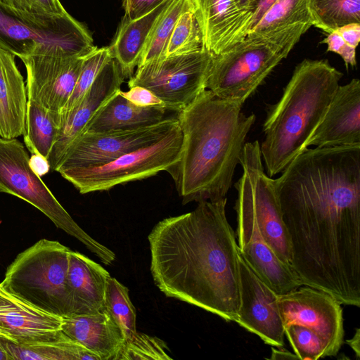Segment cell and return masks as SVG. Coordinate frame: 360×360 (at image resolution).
<instances>
[{"label":"cell","instance_id":"1","mask_svg":"<svg viewBox=\"0 0 360 360\" xmlns=\"http://www.w3.org/2000/svg\"><path fill=\"white\" fill-rule=\"evenodd\" d=\"M274 179L292 252L319 264L360 248V145L307 148Z\"/></svg>","mask_w":360,"mask_h":360},{"label":"cell","instance_id":"2","mask_svg":"<svg viewBox=\"0 0 360 360\" xmlns=\"http://www.w3.org/2000/svg\"><path fill=\"white\" fill-rule=\"evenodd\" d=\"M226 198L198 202L159 221L148 236L155 285L177 299L234 321L240 306V252Z\"/></svg>","mask_w":360,"mask_h":360},{"label":"cell","instance_id":"3","mask_svg":"<svg viewBox=\"0 0 360 360\" xmlns=\"http://www.w3.org/2000/svg\"><path fill=\"white\" fill-rule=\"evenodd\" d=\"M243 105L205 89L177 112L182 134L180 158L167 172L183 204L226 198L236 166L254 124Z\"/></svg>","mask_w":360,"mask_h":360},{"label":"cell","instance_id":"4","mask_svg":"<svg viewBox=\"0 0 360 360\" xmlns=\"http://www.w3.org/2000/svg\"><path fill=\"white\" fill-rule=\"evenodd\" d=\"M343 74L328 60L304 59L294 69L281 98L271 105L259 143L266 174L281 173L299 154L321 122Z\"/></svg>","mask_w":360,"mask_h":360},{"label":"cell","instance_id":"5","mask_svg":"<svg viewBox=\"0 0 360 360\" xmlns=\"http://www.w3.org/2000/svg\"><path fill=\"white\" fill-rule=\"evenodd\" d=\"M311 26L297 23L248 34L224 52L212 55L207 89L220 98L243 105Z\"/></svg>","mask_w":360,"mask_h":360},{"label":"cell","instance_id":"6","mask_svg":"<svg viewBox=\"0 0 360 360\" xmlns=\"http://www.w3.org/2000/svg\"><path fill=\"white\" fill-rule=\"evenodd\" d=\"M70 251L57 240L41 239L17 255L0 285L44 312L61 318L70 316L67 288Z\"/></svg>","mask_w":360,"mask_h":360},{"label":"cell","instance_id":"7","mask_svg":"<svg viewBox=\"0 0 360 360\" xmlns=\"http://www.w3.org/2000/svg\"><path fill=\"white\" fill-rule=\"evenodd\" d=\"M0 192L16 196L45 214L58 227L82 243L104 264L115 254L87 234L35 173L23 144L17 138H0Z\"/></svg>","mask_w":360,"mask_h":360},{"label":"cell","instance_id":"8","mask_svg":"<svg viewBox=\"0 0 360 360\" xmlns=\"http://www.w3.org/2000/svg\"><path fill=\"white\" fill-rule=\"evenodd\" d=\"M240 165L242 175L234 185L237 219L255 224L262 238L283 262L290 265L289 238L274 179L264 170L258 141L245 143Z\"/></svg>","mask_w":360,"mask_h":360},{"label":"cell","instance_id":"9","mask_svg":"<svg viewBox=\"0 0 360 360\" xmlns=\"http://www.w3.org/2000/svg\"><path fill=\"white\" fill-rule=\"evenodd\" d=\"M53 46L75 57L84 56L96 47L86 27L68 13L32 15L0 2V49L22 58Z\"/></svg>","mask_w":360,"mask_h":360},{"label":"cell","instance_id":"10","mask_svg":"<svg viewBox=\"0 0 360 360\" xmlns=\"http://www.w3.org/2000/svg\"><path fill=\"white\" fill-rule=\"evenodd\" d=\"M182 134L179 123L152 143L100 166L75 168L58 173L82 194L106 191L130 181L168 171L179 160Z\"/></svg>","mask_w":360,"mask_h":360},{"label":"cell","instance_id":"11","mask_svg":"<svg viewBox=\"0 0 360 360\" xmlns=\"http://www.w3.org/2000/svg\"><path fill=\"white\" fill-rule=\"evenodd\" d=\"M212 58L204 49L146 63L137 66L128 86L148 89L167 110L179 112L207 89Z\"/></svg>","mask_w":360,"mask_h":360},{"label":"cell","instance_id":"12","mask_svg":"<svg viewBox=\"0 0 360 360\" xmlns=\"http://www.w3.org/2000/svg\"><path fill=\"white\" fill-rule=\"evenodd\" d=\"M178 124L176 115L138 129L83 133L69 147L56 171L100 166L153 143Z\"/></svg>","mask_w":360,"mask_h":360},{"label":"cell","instance_id":"13","mask_svg":"<svg viewBox=\"0 0 360 360\" xmlns=\"http://www.w3.org/2000/svg\"><path fill=\"white\" fill-rule=\"evenodd\" d=\"M84 57L72 56L60 47H48L20 58L26 69L28 100L60 115L74 90Z\"/></svg>","mask_w":360,"mask_h":360},{"label":"cell","instance_id":"14","mask_svg":"<svg viewBox=\"0 0 360 360\" xmlns=\"http://www.w3.org/2000/svg\"><path fill=\"white\" fill-rule=\"evenodd\" d=\"M278 304L284 327L297 324L311 329L324 343L327 356L338 354L345 332L342 309L335 297L304 285L278 295Z\"/></svg>","mask_w":360,"mask_h":360},{"label":"cell","instance_id":"15","mask_svg":"<svg viewBox=\"0 0 360 360\" xmlns=\"http://www.w3.org/2000/svg\"><path fill=\"white\" fill-rule=\"evenodd\" d=\"M240 306L234 320L241 327L275 347L284 345V325L278 295L251 269L240 254Z\"/></svg>","mask_w":360,"mask_h":360},{"label":"cell","instance_id":"16","mask_svg":"<svg viewBox=\"0 0 360 360\" xmlns=\"http://www.w3.org/2000/svg\"><path fill=\"white\" fill-rule=\"evenodd\" d=\"M126 77L112 58L98 73L79 104L61 117V124L47 158L50 170L56 171L72 143L100 108L119 89Z\"/></svg>","mask_w":360,"mask_h":360},{"label":"cell","instance_id":"17","mask_svg":"<svg viewBox=\"0 0 360 360\" xmlns=\"http://www.w3.org/2000/svg\"><path fill=\"white\" fill-rule=\"evenodd\" d=\"M200 25L205 49L218 55L243 40L251 28L252 11L235 0H191Z\"/></svg>","mask_w":360,"mask_h":360},{"label":"cell","instance_id":"18","mask_svg":"<svg viewBox=\"0 0 360 360\" xmlns=\"http://www.w3.org/2000/svg\"><path fill=\"white\" fill-rule=\"evenodd\" d=\"M360 145V81L353 78L336 90L307 146Z\"/></svg>","mask_w":360,"mask_h":360},{"label":"cell","instance_id":"19","mask_svg":"<svg viewBox=\"0 0 360 360\" xmlns=\"http://www.w3.org/2000/svg\"><path fill=\"white\" fill-rule=\"evenodd\" d=\"M63 318L44 312L13 295L0 285V336L17 344L56 339Z\"/></svg>","mask_w":360,"mask_h":360},{"label":"cell","instance_id":"20","mask_svg":"<svg viewBox=\"0 0 360 360\" xmlns=\"http://www.w3.org/2000/svg\"><path fill=\"white\" fill-rule=\"evenodd\" d=\"M237 238L242 257L255 274L278 295L302 286L290 265L283 262L262 238L252 223H238Z\"/></svg>","mask_w":360,"mask_h":360},{"label":"cell","instance_id":"21","mask_svg":"<svg viewBox=\"0 0 360 360\" xmlns=\"http://www.w3.org/2000/svg\"><path fill=\"white\" fill-rule=\"evenodd\" d=\"M110 276L98 263L82 253L70 251L67 288L71 300V316L94 314L105 309V294Z\"/></svg>","mask_w":360,"mask_h":360},{"label":"cell","instance_id":"22","mask_svg":"<svg viewBox=\"0 0 360 360\" xmlns=\"http://www.w3.org/2000/svg\"><path fill=\"white\" fill-rule=\"evenodd\" d=\"M61 330L96 355L99 360H116L125 338L109 312L63 318Z\"/></svg>","mask_w":360,"mask_h":360},{"label":"cell","instance_id":"23","mask_svg":"<svg viewBox=\"0 0 360 360\" xmlns=\"http://www.w3.org/2000/svg\"><path fill=\"white\" fill-rule=\"evenodd\" d=\"M15 56L0 49V136L14 139L23 135L27 95Z\"/></svg>","mask_w":360,"mask_h":360},{"label":"cell","instance_id":"24","mask_svg":"<svg viewBox=\"0 0 360 360\" xmlns=\"http://www.w3.org/2000/svg\"><path fill=\"white\" fill-rule=\"evenodd\" d=\"M174 0H164L148 12L132 19L123 18L109 46L112 58L125 77H131L158 20Z\"/></svg>","mask_w":360,"mask_h":360},{"label":"cell","instance_id":"25","mask_svg":"<svg viewBox=\"0 0 360 360\" xmlns=\"http://www.w3.org/2000/svg\"><path fill=\"white\" fill-rule=\"evenodd\" d=\"M120 90L100 108L83 133L138 129L158 124L167 118L165 115L170 110L162 107L136 105L122 96Z\"/></svg>","mask_w":360,"mask_h":360},{"label":"cell","instance_id":"26","mask_svg":"<svg viewBox=\"0 0 360 360\" xmlns=\"http://www.w3.org/2000/svg\"><path fill=\"white\" fill-rule=\"evenodd\" d=\"M0 345L10 360H99L63 331L55 340L30 344H17L0 336Z\"/></svg>","mask_w":360,"mask_h":360},{"label":"cell","instance_id":"27","mask_svg":"<svg viewBox=\"0 0 360 360\" xmlns=\"http://www.w3.org/2000/svg\"><path fill=\"white\" fill-rule=\"evenodd\" d=\"M61 124L60 115L28 100L24 142L32 155L47 160Z\"/></svg>","mask_w":360,"mask_h":360},{"label":"cell","instance_id":"28","mask_svg":"<svg viewBox=\"0 0 360 360\" xmlns=\"http://www.w3.org/2000/svg\"><path fill=\"white\" fill-rule=\"evenodd\" d=\"M313 26L326 34L360 23V0H307Z\"/></svg>","mask_w":360,"mask_h":360},{"label":"cell","instance_id":"29","mask_svg":"<svg viewBox=\"0 0 360 360\" xmlns=\"http://www.w3.org/2000/svg\"><path fill=\"white\" fill-rule=\"evenodd\" d=\"M297 23L313 26L307 0H277L249 34L266 33Z\"/></svg>","mask_w":360,"mask_h":360},{"label":"cell","instance_id":"30","mask_svg":"<svg viewBox=\"0 0 360 360\" xmlns=\"http://www.w3.org/2000/svg\"><path fill=\"white\" fill-rule=\"evenodd\" d=\"M204 49L200 25L191 2L189 7L176 21L167 42L164 58L191 53Z\"/></svg>","mask_w":360,"mask_h":360},{"label":"cell","instance_id":"31","mask_svg":"<svg viewBox=\"0 0 360 360\" xmlns=\"http://www.w3.org/2000/svg\"><path fill=\"white\" fill-rule=\"evenodd\" d=\"M190 4V0H174L172 2L150 34L138 66L164 58L167 42L176 21Z\"/></svg>","mask_w":360,"mask_h":360},{"label":"cell","instance_id":"32","mask_svg":"<svg viewBox=\"0 0 360 360\" xmlns=\"http://www.w3.org/2000/svg\"><path fill=\"white\" fill-rule=\"evenodd\" d=\"M105 307L122 330L125 340L136 332V309L131 302L129 290L111 276L106 284Z\"/></svg>","mask_w":360,"mask_h":360},{"label":"cell","instance_id":"33","mask_svg":"<svg viewBox=\"0 0 360 360\" xmlns=\"http://www.w3.org/2000/svg\"><path fill=\"white\" fill-rule=\"evenodd\" d=\"M112 58L109 46L96 47L84 56L75 86L60 112V119L79 104L100 71Z\"/></svg>","mask_w":360,"mask_h":360},{"label":"cell","instance_id":"34","mask_svg":"<svg viewBox=\"0 0 360 360\" xmlns=\"http://www.w3.org/2000/svg\"><path fill=\"white\" fill-rule=\"evenodd\" d=\"M167 351L161 339L136 331L125 340L116 360H171Z\"/></svg>","mask_w":360,"mask_h":360},{"label":"cell","instance_id":"35","mask_svg":"<svg viewBox=\"0 0 360 360\" xmlns=\"http://www.w3.org/2000/svg\"><path fill=\"white\" fill-rule=\"evenodd\" d=\"M284 333L298 359L316 360L327 356L324 343L311 329L290 324L284 327Z\"/></svg>","mask_w":360,"mask_h":360},{"label":"cell","instance_id":"36","mask_svg":"<svg viewBox=\"0 0 360 360\" xmlns=\"http://www.w3.org/2000/svg\"><path fill=\"white\" fill-rule=\"evenodd\" d=\"M360 41V23H350L327 34L321 44L327 45V51L338 54L348 68L356 65V49Z\"/></svg>","mask_w":360,"mask_h":360},{"label":"cell","instance_id":"37","mask_svg":"<svg viewBox=\"0 0 360 360\" xmlns=\"http://www.w3.org/2000/svg\"><path fill=\"white\" fill-rule=\"evenodd\" d=\"M8 8L32 15H63L68 12L59 0H0Z\"/></svg>","mask_w":360,"mask_h":360},{"label":"cell","instance_id":"38","mask_svg":"<svg viewBox=\"0 0 360 360\" xmlns=\"http://www.w3.org/2000/svg\"><path fill=\"white\" fill-rule=\"evenodd\" d=\"M129 89L127 91L120 90V93L134 105L140 107L156 106L167 108L164 103L148 89L140 86Z\"/></svg>","mask_w":360,"mask_h":360},{"label":"cell","instance_id":"39","mask_svg":"<svg viewBox=\"0 0 360 360\" xmlns=\"http://www.w3.org/2000/svg\"><path fill=\"white\" fill-rule=\"evenodd\" d=\"M164 0H122L124 10L123 18L132 19L137 18L152 10Z\"/></svg>","mask_w":360,"mask_h":360},{"label":"cell","instance_id":"40","mask_svg":"<svg viewBox=\"0 0 360 360\" xmlns=\"http://www.w3.org/2000/svg\"><path fill=\"white\" fill-rule=\"evenodd\" d=\"M277 0H251L252 13L250 30L257 24L268 9Z\"/></svg>","mask_w":360,"mask_h":360},{"label":"cell","instance_id":"41","mask_svg":"<svg viewBox=\"0 0 360 360\" xmlns=\"http://www.w3.org/2000/svg\"><path fill=\"white\" fill-rule=\"evenodd\" d=\"M30 164L32 169L39 176L45 174L50 170L47 160L37 155H32L30 158Z\"/></svg>","mask_w":360,"mask_h":360},{"label":"cell","instance_id":"42","mask_svg":"<svg viewBox=\"0 0 360 360\" xmlns=\"http://www.w3.org/2000/svg\"><path fill=\"white\" fill-rule=\"evenodd\" d=\"M269 359H298L297 356L281 347H271V355Z\"/></svg>","mask_w":360,"mask_h":360},{"label":"cell","instance_id":"43","mask_svg":"<svg viewBox=\"0 0 360 360\" xmlns=\"http://www.w3.org/2000/svg\"><path fill=\"white\" fill-rule=\"evenodd\" d=\"M346 342L354 352L357 359H359L360 356V329L359 328H356L354 336L351 339L347 340Z\"/></svg>","mask_w":360,"mask_h":360},{"label":"cell","instance_id":"44","mask_svg":"<svg viewBox=\"0 0 360 360\" xmlns=\"http://www.w3.org/2000/svg\"><path fill=\"white\" fill-rule=\"evenodd\" d=\"M235 1L241 6L251 11V0H235Z\"/></svg>","mask_w":360,"mask_h":360},{"label":"cell","instance_id":"45","mask_svg":"<svg viewBox=\"0 0 360 360\" xmlns=\"http://www.w3.org/2000/svg\"><path fill=\"white\" fill-rule=\"evenodd\" d=\"M0 360H10L8 354L0 345Z\"/></svg>","mask_w":360,"mask_h":360}]
</instances>
